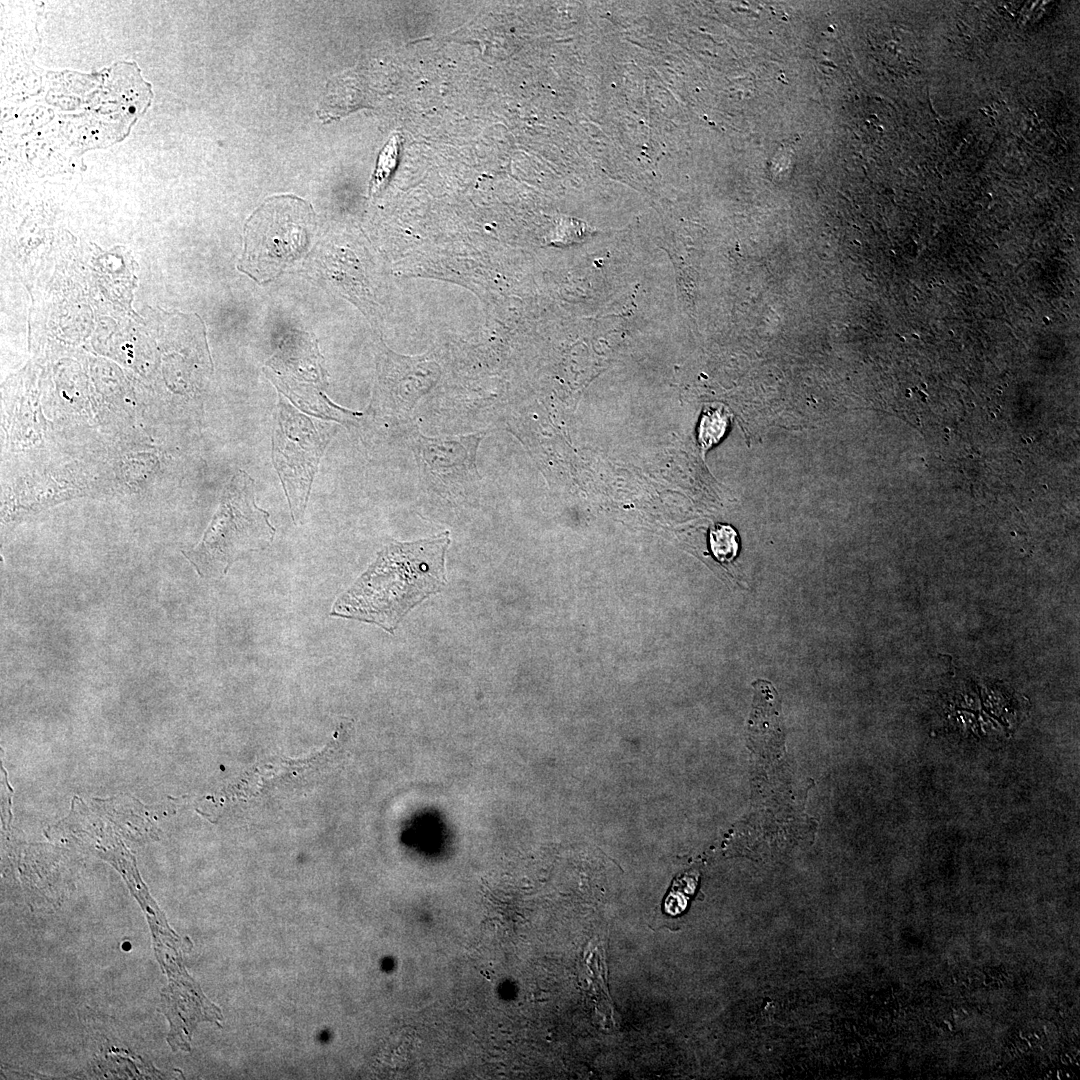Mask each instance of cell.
Segmentation results:
<instances>
[{
    "instance_id": "obj_1",
    "label": "cell",
    "mask_w": 1080,
    "mask_h": 1080,
    "mask_svg": "<svg viewBox=\"0 0 1080 1080\" xmlns=\"http://www.w3.org/2000/svg\"><path fill=\"white\" fill-rule=\"evenodd\" d=\"M449 544L448 531L412 542L393 541L337 599L330 614L393 633L411 609L446 585Z\"/></svg>"
},
{
    "instance_id": "obj_2",
    "label": "cell",
    "mask_w": 1080,
    "mask_h": 1080,
    "mask_svg": "<svg viewBox=\"0 0 1080 1080\" xmlns=\"http://www.w3.org/2000/svg\"><path fill=\"white\" fill-rule=\"evenodd\" d=\"M275 533L269 513L256 503L254 480L239 470L201 542L184 554L200 576L219 577L237 560L269 547Z\"/></svg>"
},
{
    "instance_id": "obj_3",
    "label": "cell",
    "mask_w": 1080,
    "mask_h": 1080,
    "mask_svg": "<svg viewBox=\"0 0 1080 1080\" xmlns=\"http://www.w3.org/2000/svg\"><path fill=\"white\" fill-rule=\"evenodd\" d=\"M313 226L314 213L304 200L267 199L245 224L240 270L260 283L274 279L306 252Z\"/></svg>"
},
{
    "instance_id": "obj_4",
    "label": "cell",
    "mask_w": 1080,
    "mask_h": 1080,
    "mask_svg": "<svg viewBox=\"0 0 1080 1080\" xmlns=\"http://www.w3.org/2000/svg\"><path fill=\"white\" fill-rule=\"evenodd\" d=\"M272 437V462L292 520L302 522L311 486L329 437L326 426L280 401Z\"/></svg>"
},
{
    "instance_id": "obj_5",
    "label": "cell",
    "mask_w": 1080,
    "mask_h": 1080,
    "mask_svg": "<svg viewBox=\"0 0 1080 1080\" xmlns=\"http://www.w3.org/2000/svg\"><path fill=\"white\" fill-rule=\"evenodd\" d=\"M709 543L713 555L721 562H730L738 552V536L727 524H716L710 529Z\"/></svg>"
},
{
    "instance_id": "obj_6",
    "label": "cell",
    "mask_w": 1080,
    "mask_h": 1080,
    "mask_svg": "<svg viewBox=\"0 0 1080 1080\" xmlns=\"http://www.w3.org/2000/svg\"><path fill=\"white\" fill-rule=\"evenodd\" d=\"M399 144L400 140L396 135L390 139V141L382 150L372 179V192H376L381 189V187L384 185L385 182H387L392 171L394 170L399 153Z\"/></svg>"
},
{
    "instance_id": "obj_7",
    "label": "cell",
    "mask_w": 1080,
    "mask_h": 1080,
    "mask_svg": "<svg viewBox=\"0 0 1080 1080\" xmlns=\"http://www.w3.org/2000/svg\"><path fill=\"white\" fill-rule=\"evenodd\" d=\"M696 886V875L684 874L676 879L665 899V912L676 915L682 912Z\"/></svg>"
},
{
    "instance_id": "obj_8",
    "label": "cell",
    "mask_w": 1080,
    "mask_h": 1080,
    "mask_svg": "<svg viewBox=\"0 0 1080 1080\" xmlns=\"http://www.w3.org/2000/svg\"><path fill=\"white\" fill-rule=\"evenodd\" d=\"M727 427V417L720 410H712L703 413L699 427V441L708 449L717 443L724 435Z\"/></svg>"
}]
</instances>
